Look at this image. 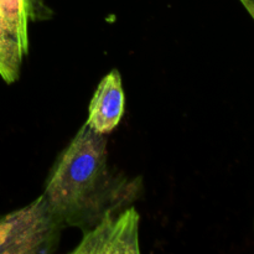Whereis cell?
Listing matches in <instances>:
<instances>
[{
    "label": "cell",
    "mask_w": 254,
    "mask_h": 254,
    "mask_svg": "<svg viewBox=\"0 0 254 254\" xmlns=\"http://www.w3.org/2000/svg\"><path fill=\"white\" fill-rule=\"evenodd\" d=\"M108 139L84 123L51 169L42 195L62 227L83 232L112 210L139 197L140 179H129L108 164Z\"/></svg>",
    "instance_id": "1"
},
{
    "label": "cell",
    "mask_w": 254,
    "mask_h": 254,
    "mask_svg": "<svg viewBox=\"0 0 254 254\" xmlns=\"http://www.w3.org/2000/svg\"><path fill=\"white\" fill-rule=\"evenodd\" d=\"M124 107L126 96L121 73L118 69H112L103 77L94 91L86 123L97 133L108 135L121 122Z\"/></svg>",
    "instance_id": "4"
},
{
    "label": "cell",
    "mask_w": 254,
    "mask_h": 254,
    "mask_svg": "<svg viewBox=\"0 0 254 254\" xmlns=\"http://www.w3.org/2000/svg\"><path fill=\"white\" fill-rule=\"evenodd\" d=\"M51 14L42 0H0V15L14 31L25 56L29 55V25Z\"/></svg>",
    "instance_id": "5"
},
{
    "label": "cell",
    "mask_w": 254,
    "mask_h": 254,
    "mask_svg": "<svg viewBox=\"0 0 254 254\" xmlns=\"http://www.w3.org/2000/svg\"><path fill=\"white\" fill-rule=\"evenodd\" d=\"M25 54L17 37L0 15V77L11 84L20 77Z\"/></svg>",
    "instance_id": "6"
},
{
    "label": "cell",
    "mask_w": 254,
    "mask_h": 254,
    "mask_svg": "<svg viewBox=\"0 0 254 254\" xmlns=\"http://www.w3.org/2000/svg\"><path fill=\"white\" fill-rule=\"evenodd\" d=\"M73 254H136L139 248V215L133 206L107 212L96 226L83 232Z\"/></svg>",
    "instance_id": "3"
},
{
    "label": "cell",
    "mask_w": 254,
    "mask_h": 254,
    "mask_svg": "<svg viewBox=\"0 0 254 254\" xmlns=\"http://www.w3.org/2000/svg\"><path fill=\"white\" fill-rule=\"evenodd\" d=\"M240 1L242 2L243 6L246 7V10L250 12V15L254 20V0H240Z\"/></svg>",
    "instance_id": "7"
},
{
    "label": "cell",
    "mask_w": 254,
    "mask_h": 254,
    "mask_svg": "<svg viewBox=\"0 0 254 254\" xmlns=\"http://www.w3.org/2000/svg\"><path fill=\"white\" fill-rule=\"evenodd\" d=\"M62 227L44 195L0 216V254H47L59 247Z\"/></svg>",
    "instance_id": "2"
}]
</instances>
